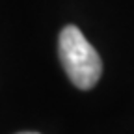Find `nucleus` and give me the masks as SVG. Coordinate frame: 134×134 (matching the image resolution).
Masks as SVG:
<instances>
[{
    "instance_id": "nucleus-1",
    "label": "nucleus",
    "mask_w": 134,
    "mask_h": 134,
    "mask_svg": "<svg viewBox=\"0 0 134 134\" xmlns=\"http://www.w3.org/2000/svg\"><path fill=\"white\" fill-rule=\"evenodd\" d=\"M58 52L62 67L78 90H91L99 82L103 73L100 56L76 26L69 24L60 32Z\"/></svg>"
},
{
    "instance_id": "nucleus-2",
    "label": "nucleus",
    "mask_w": 134,
    "mask_h": 134,
    "mask_svg": "<svg viewBox=\"0 0 134 134\" xmlns=\"http://www.w3.org/2000/svg\"><path fill=\"white\" fill-rule=\"evenodd\" d=\"M21 134H37V132H21Z\"/></svg>"
}]
</instances>
